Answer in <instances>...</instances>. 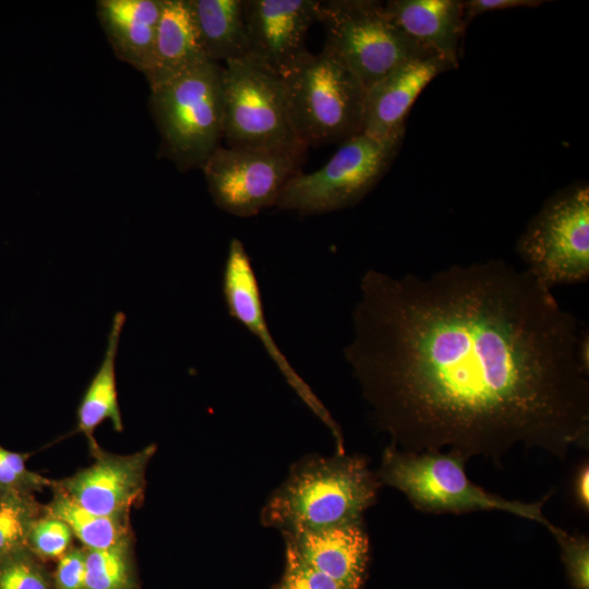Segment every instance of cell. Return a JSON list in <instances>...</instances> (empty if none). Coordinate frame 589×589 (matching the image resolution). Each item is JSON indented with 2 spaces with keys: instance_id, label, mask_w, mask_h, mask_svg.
Instances as JSON below:
<instances>
[{
  "instance_id": "6da1fadb",
  "label": "cell",
  "mask_w": 589,
  "mask_h": 589,
  "mask_svg": "<svg viewBox=\"0 0 589 589\" xmlns=\"http://www.w3.org/2000/svg\"><path fill=\"white\" fill-rule=\"evenodd\" d=\"M352 325L345 358L399 450L498 461L517 445L588 448V335L527 269H369Z\"/></svg>"
},
{
  "instance_id": "7a4b0ae2",
  "label": "cell",
  "mask_w": 589,
  "mask_h": 589,
  "mask_svg": "<svg viewBox=\"0 0 589 589\" xmlns=\"http://www.w3.org/2000/svg\"><path fill=\"white\" fill-rule=\"evenodd\" d=\"M381 482L366 459L336 453L296 462L269 495L261 522L281 533L315 531L362 521Z\"/></svg>"
},
{
  "instance_id": "3957f363",
  "label": "cell",
  "mask_w": 589,
  "mask_h": 589,
  "mask_svg": "<svg viewBox=\"0 0 589 589\" xmlns=\"http://www.w3.org/2000/svg\"><path fill=\"white\" fill-rule=\"evenodd\" d=\"M466 462L454 453L416 454L389 445L376 474L381 483L399 490L423 512L503 510L542 524L553 536L558 532L542 513L549 496L533 503L506 500L473 483L466 473Z\"/></svg>"
},
{
  "instance_id": "277c9868",
  "label": "cell",
  "mask_w": 589,
  "mask_h": 589,
  "mask_svg": "<svg viewBox=\"0 0 589 589\" xmlns=\"http://www.w3.org/2000/svg\"><path fill=\"white\" fill-rule=\"evenodd\" d=\"M159 153L180 171L201 168L223 140L221 64L205 60L151 87Z\"/></svg>"
},
{
  "instance_id": "5b68a950",
  "label": "cell",
  "mask_w": 589,
  "mask_h": 589,
  "mask_svg": "<svg viewBox=\"0 0 589 589\" xmlns=\"http://www.w3.org/2000/svg\"><path fill=\"white\" fill-rule=\"evenodd\" d=\"M281 76L296 131L308 147L362 133L366 89L329 50L309 51Z\"/></svg>"
},
{
  "instance_id": "8992f818",
  "label": "cell",
  "mask_w": 589,
  "mask_h": 589,
  "mask_svg": "<svg viewBox=\"0 0 589 589\" xmlns=\"http://www.w3.org/2000/svg\"><path fill=\"white\" fill-rule=\"evenodd\" d=\"M221 86L226 146L251 149L306 146L296 131L279 73L250 56L221 65Z\"/></svg>"
},
{
  "instance_id": "52a82bcc",
  "label": "cell",
  "mask_w": 589,
  "mask_h": 589,
  "mask_svg": "<svg viewBox=\"0 0 589 589\" xmlns=\"http://www.w3.org/2000/svg\"><path fill=\"white\" fill-rule=\"evenodd\" d=\"M402 139L360 133L346 140L324 166L293 177L275 206L305 216L357 205L387 172Z\"/></svg>"
},
{
  "instance_id": "ba28073f",
  "label": "cell",
  "mask_w": 589,
  "mask_h": 589,
  "mask_svg": "<svg viewBox=\"0 0 589 589\" xmlns=\"http://www.w3.org/2000/svg\"><path fill=\"white\" fill-rule=\"evenodd\" d=\"M317 22L325 31L324 48L338 58L365 89L399 64L431 55L397 27L381 1H320Z\"/></svg>"
},
{
  "instance_id": "9c48e42d",
  "label": "cell",
  "mask_w": 589,
  "mask_h": 589,
  "mask_svg": "<svg viewBox=\"0 0 589 589\" xmlns=\"http://www.w3.org/2000/svg\"><path fill=\"white\" fill-rule=\"evenodd\" d=\"M527 271L542 285L584 283L589 277V188L576 184L552 195L516 244Z\"/></svg>"
},
{
  "instance_id": "30bf717a",
  "label": "cell",
  "mask_w": 589,
  "mask_h": 589,
  "mask_svg": "<svg viewBox=\"0 0 589 589\" xmlns=\"http://www.w3.org/2000/svg\"><path fill=\"white\" fill-rule=\"evenodd\" d=\"M306 146L251 149L218 146L203 163L208 192L221 211L241 218L275 206L288 182L302 171Z\"/></svg>"
},
{
  "instance_id": "8fae6325",
  "label": "cell",
  "mask_w": 589,
  "mask_h": 589,
  "mask_svg": "<svg viewBox=\"0 0 589 589\" xmlns=\"http://www.w3.org/2000/svg\"><path fill=\"white\" fill-rule=\"evenodd\" d=\"M221 291L228 314L262 342L289 386L328 428L336 441L337 452H345L339 425L275 342L265 318L261 289L252 261L243 242L238 238H232L229 242Z\"/></svg>"
},
{
  "instance_id": "7c38bea8",
  "label": "cell",
  "mask_w": 589,
  "mask_h": 589,
  "mask_svg": "<svg viewBox=\"0 0 589 589\" xmlns=\"http://www.w3.org/2000/svg\"><path fill=\"white\" fill-rule=\"evenodd\" d=\"M242 1L250 56L285 74L309 52L306 36L320 0Z\"/></svg>"
},
{
  "instance_id": "4fadbf2b",
  "label": "cell",
  "mask_w": 589,
  "mask_h": 589,
  "mask_svg": "<svg viewBox=\"0 0 589 589\" xmlns=\"http://www.w3.org/2000/svg\"><path fill=\"white\" fill-rule=\"evenodd\" d=\"M156 450L149 445L132 455L94 450L95 461L55 488L83 508L103 516L127 518L130 508L143 496L145 470Z\"/></svg>"
},
{
  "instance_id": "5bb4252c",
  "label": "cell",
  "mask_w": 589,
  "mask_h": 589,
  "mask_svg": "<svg viewBox=\"0 0 589 589\" xmlns=\"http://www.w3.org/2000/svg\"><path fill=\"white\" fill-rule=\"evenodd\" d=\"M454 69L433 56L410 59L365 91L362 133L377 139L405 134V120L417 97L438 74Z\"/></svg>"
},
{
  "instance_id": "9a60e30c",
  "label": "cell",
  "mask_w": 589,
  "mask_h": 589,
  "mask_svg": "<svg viewBox=\"0 0 589 589\" xmlns=\"http://www.w3.org/2000/svg\"><path fill=\"white\" fill-rule=\"evenodd\" d=\"M283 536L286 551L335 580L342 589H360L369 558V539L362 521Z\"/></svg>"
},
{
  "instance_id": "2e32d148",
  "label": "cell",
  "mask_w": 589,
  "mask_h": 589,
  "mask_svg": "<svg viewBox=\"0 0 589 589\" xmlns=\"http://www.w3.org/2000/svg\"><path fill=\"white\" fill-rule=\"evenodd\" d=\"M392 21L413 43L457 68L466 26L459 0H390Z\"/></svg>"
},
{
  "instance_id": "e0dca14e",
  "label": "cell",
  "mask_w": 589,
  "mask_h": 589,
  "mask_svg": "<svg viewBox=\"0 0 589 589\" xmlns=\"http://www.w3.org/2000/svg\"><path fill=\"white\" fill-rule=\"evenodd\" d=\"M164 0H98L96 13L116 56L143 74L155 45Z\"/></svg>"
},
{
  "instance_id": "ac0fdd59",
  "label": "cell",
  "mask_w": 589,
  "mask_h": 589,
  "mask_svg": "<svg viewBox=\"0 0 589 589\" xmlns=\"http://www.w3.org/2000/svg\"><path fill=\"white\" fill-rule=\"evenodd\" d=\"M205 60L188 0H164L151 63L144 72L149 87L165 83Z\"/></svg>"
},
{
  "instance_id": "d6986e66",
  "label": "cell",
  "mask_w": 589,
  "mask_h": 589,
  "mask_svg": "<svg viewBox=\"0 0 589 589\" xmlns=\"http://www.w3.org/2000/svg\"><path fill=\"white\" fill-rule=\"evenodd\" d=\"M207 59L226 63L250 57L242 0H188Z\"/></svg>"
},
{
  "instance_id": "ffe728a7",
  "label": "cell",
  "mask_w": 589,
  "mask_h": 589,
  "mask_svg": "<svg viewBox=\"0 0 589 589\" xmlns=\"http://www.w3.org/2000/svg\"><path fill=\"white\" fill-rule=\"evenodd\" d=\"M124 322V313L117 312L108 334L104 359L91 380L77 408V430L88 438L93 450L99 448L94 438V431L101 422L110 420L117 432H121L123 429L118 402L116 357Z\"/></svg>"
},
{
  "instance_id": "44dd1931",
  "label": "cell",
  "mask_w": 589,
  "mask_h": 589,
  "mask_svg": "<svg viewBox=\"0 0 589 589\" xmlns=\"http://www.w3.org/2000/svg\"><path fill=\"white\" fill-rule=\"evenodd\" d=\"M56 490L47 515L64 521L87 550L107 549L129 536L127 518L92 513Z\"/></svg>"
},
{
  "instance_id": "7402d4cb",
  "label": "cell",
  "mask_w": 589,
  "mask_h": 589,
  "mask_svg": "<svg viewBox=\"0 0 589 589\" xmlns=\"http://www.w3.org/2000/svg\"><path fill=\"white\" fill-rule=\"evenodd\" d=\"M133 587L129 536L107 549L85 550L84 589H133Z\"/></svg>"
},
{
  "instance_id": "603a6c76",
  "label": "cell",
  "mask_w": 589,
  "mask_h": 589,
  "mask_svg": "<svg viewBox=\"0 0 589 589\" xmlns=\"http://www.w3.org/2000/svg\"><path fill=\"white\" fill-rule=\"evenodd\" d=\"M33 505L16 492L0 500V558L15 552L28 539L34 524Z\"/></svg>"
},
{
  "instance_id": "cb8c5ba5",
  "label": "cell",
  "mask_w": 589,
  "mask_h": 589,
  "mask_svg": "<svg viewBox=\"0 0 589 589\" xmlns=\"http://www.w3.org/2000/svg\"><path fill=\"white\" fill-rule=\"evenodd\" d=\"M27 540L38 555L56 558L68 551L72 531L61 519L46 515L34 521Z\"/></svg>"
},
{
  "instance_id": "d4e9b609",
  "label": "cell",
  "mask_w": 589,
  "mask_h": 589,
  "mask_svg": "<svg viewBox=\"0 0 589 589\" xmlns=\"http://www.w3.org/2000/svg\"><path fill=\"white\" fill-rule=\"evenodd\" d=\"M562 549V558L570 584L575 589H589V540L584 534H568L560 530L554 534Z\"/></svg>"
},
{
  "instance_id": "484cf974",
  "label": "cell",
  "mask_w": 589,
  "mask_h": 589,
  "mask_svg": "<svg viewBox=\"0 0 589 589\" xmlns=\"http://www.w3.org/2000/svg\"><path fill=\"white\" fill-rule=\"evenodd\" d=\"M0 589H50V585L35 562L14 554L0 564Z\"/></svg>"
},
{
  "instance_id": "4316f807",
  "label": "cell",
  "mask_w": 589,
  "mask_h": 589,
  "mask_svg": "<svg viewBox=\"0 0 589 589\" xmlns=\"http://www.w3.org/2000/svg\"><path fill=\"white\" fill-rule=\"evenodd\" d=\"M276 589H342L335 580L286 551L285 572Z\"/></svg>"
},
{
  "instance_id": "83f0119b",
  "label": "cell",
  "mask_w": 589,
  "mask_h": 589,
  "mask_svg": "<svg viewBox=\"0 0 589 589\" xmlns=\"http://www.w3.org/2000/svg\"><path fill=\"white\" fill-rule=\"evenodd\" d=\"M0 483L4 486L15 485L41 486L50 481L29 472L25 467L24 458L0 446Z\"/></svg>"
},
{
  "instance_id": "f1b7e54d",
  "label": "cell",
  "mask_w": 589,
  "mask_h": 589,
  "mask_svg": "<svg viewBox=\"0 0 589 589\" xmlns=\"http://www.w3.org/2000/svg\"><path fill=\"white\" fill-rule=\"evenodd\" d=\"M85 551H67L59 561L56 589H84Z\"/></svg>"
},
{
  "instance_id": "f546056e",
  "label": "cell",
  "mask_w": 589,
  "mask_h": 589,
  "mask_svg": "<svg viewBox=\"0 0 589 589\" xmlns=\"http://www.w3.org/2000/svg\"><path fill=\"white\" fill-rule=\"evenodd\" d=\"M544 1L540 0H467L461 1L464 24L467 27L469 23L478 15L496 10L512 8H533L539 7Z\"/></svg>"
},
{
  "instance_id": "4dcf8cb0",
  "label": "cell",
  "mask_w": 589,
  "mask_h": 589,
  "mask_svg": "<svg viewBox=\"0 0 589 589\" xmlns=\"http://www.w3.org/2000/svg\"><path fill=\"white\" fill-rule=\"evenodd\" d=\"M574 496L582 509L589 508V467L582 464L574 479Z\"/></svg>"
}]
</instances>
